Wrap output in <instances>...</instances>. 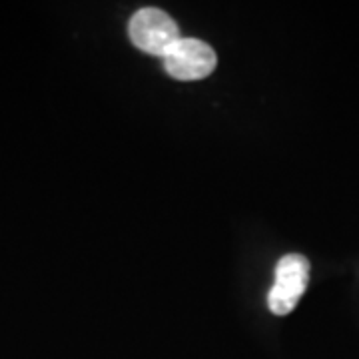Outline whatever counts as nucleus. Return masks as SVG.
<instances>
[{
  "mask_svg": "<svg viewBox=\"0 0 359 359\" xmlns=\"http://www.w3.org/2000/svg\"><path fill=\"white\" fill-rule=\"evenodd\" d=\"M130 40L140 50L152 56L166 54L182 36L174 18L160 8H142L130 18L128 25Z\"/></svg>",
  "mask_w": 359,
  "mask_h": 359,
  "instance_id": "obj_2",
  "label": "nucleus"
},
{
  "mask_svg": "<svg viewBox=\"0 0 359 359\" xmlns=\"http://www.w3.org/2000/svg\"><path fill=\"white\" fill-rule=\"evenodd\" d=\"M309 282V262L302 254H287L276 266V282L268 294V306L276 316H287L299 304Z\"/></svg>",
  "mask_w": 359,
  "mask_h": 359,
  "instance_id": "obj_1",
  "label": "nucleus"
},
{
  "mask_svg": "<svg viewBox=\"0 0 359 359\" xmlns=\"http://www.w3.org/2000/svg\"><path fill=\"white\" fill-rule=\"evenodd\" d=\"M218 56L210 44L198 39H180L164 54L166 72L176 80H202L214 72Z\"/></svg>",
  "mask_w": 359,
  "mask_h": 359,
  "instance_id": "obj_3",
  "label": "nucleus"
}]
</instances>
